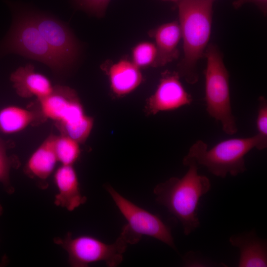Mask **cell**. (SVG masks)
<instances>
[{
    "instance_id": "obj_27",
    "label": "cell",
    "mask_w": 267,
    "mask_h": 267,
    "mask_svg": "<svg viewBox=\"0 0 267 267\" xmlns=\"http://www.w3.org/2000/svg\"></svg>"
},
{
    "instance_id": "obj_7",
    "label": "cell",
    "mask_w": 267,
    "mask_h": 267,
    "mask_svg": "<svg viewBox=\"0 0 267 267\" xmlns=\"http://www.w3.org/2000/svg\"><path fill=\"white\" fill-rule=\"evenodd\" d=\"M10 51L41 61L54 72L60 73L68 66L52 50L34 21L32 14L19 18L7 42Z\"/></svg>"
},
{
    "instance_id": "obj_26",
    "label": "cell",
    "mask_w": 267,
    "mask_h": 267,
    "mask_svg": "<svg viewBox=\"0 0 267 267\" xmlns=\"http://www.w3.org/2000/svg\"><path fill=\"white\" fill-rule=\"evenodd\" d=\"M163 0L171 1L178 2L179 0Z\"/></svg>"
},
{
    "instance_id": "obj_25",
    "label": "cell",
    "mask_w": 267,
    "mask_h": 267,
    "mask_svg": "<svg viewBox=\"0 0 267 267\" xmlns=\"http://www.w3.org/2000/svg\"><path fill=\"white\" fill-rule=\"evenodd\" d=\"M3 212V209L1 205L0 204V216L2 214Z\"/></svg>"
},
{
    "instance_id": "obj_24",
    "label": "cell",
    "mask_w": 267,
    "mask_h": 267,
    "mask_svg": "<svg viewBox=\"0 0 267 267\" xmlns=\"http://www.w3.org/2000/svg\"><path fill=\"white\" fill-rule=\"evenodd\" d=\"M249 2L254 3L265 15L267 14V0H236L233 2V6L235 9H238Z\"/></svg>"
},
{
    "instance_id": "obj_23",
    "label": "cell",
    "mask_w": 267,
    "mask_h": 267,
    "mask_svg": "<svg viewBox=\"0 0 267 267\" xmlns=\"http://www.w3.org/2000/svg\"><path fill=\"white\" fill-rule=\"evenodd\" d=\"M183 261L186 267H201L209 265L200 254L195 252L187 253L183 257Z\"/></svg>"
},
{
    "instance_id": "obj_17",
    "label": "cell",
    "mask_w": 267,
    "mask_h": 267,
    "mask_svg": "<svg viewBox=\"0 0 267 267\" xmlns=\"http://www.w3.org/2000/svg\"><path fill=\"white\" fill-rule=\"evenodd\" d=\"M47 119L40 109L30 110L15 106L0 110V132L11 134L21 131L29 125H37Z\"/></svg>"
},
{
    "instance_id": "obj_13",
    "label": "cell",
    "mask_w": 267,
    "mask_h": 267,
    "mask_svg": "<svg viewBox=\"0 0 267 267\" xmlns=\"http://www.w3.org/2000/svg\"><path fill=\"white\" fill-rule=\"evenodd\" d=\"M10 80L17 94L23 98L35 96L39 99L49 94L53 88L48 79L36 72L31 64L18 68L11 74Z\"/></svg>"
},
{
    "instance_id": "obj_21",
    "label": "cell",
    "mask_w": 267,
    "mask_h": 267,
    "mask_svg": "<svg viewBox=\"0 0 267 267\" xmlns=\"http://www.w3.org/2000/svg\"><path fill=\"white\" fill-rule=\"evenodd\" d=\"M14 165V160L7 155L5 142L0 137V182L8 194L14 191L9 178L10 169Z\"/></svg>"
},
{
    "instance_id": "obj_22",
    "label": "cell",
    "mask_w": 267,
    "mask_h": 267,
    "mask_svg": "<svg viewBox=\"0 0 267 267\" xmlns=\"http://www.w3.org/2000/svg\"><path fill=\"white\" fill-rule=\"evenodd\" d=\"M80 5L87 10L102 15L110 0H77Z\"/></svg>"
},
{
    "instance_id": "obj_20",
    "label": "cell",
    "mask_w": 267,
    "mask_h": 267,
    "mask_svg": "<svg viewBox=\"0 0 267 267\" xmlns=\"http://www.w3.org/2000/svg\"><path fill=\"white\" fill-rule=\"evenodd\" d=\"M256 126L259 141L258 150H262L267 147V100L263 96L258 99Z\"/></svg>"
},
{
    "instance_id": "obj_9",
    "label": "cell",
    "mask_w": 267,
    "mask_h": 267,
    "mask_svg": "<svg viewBox=\"0 0 267 267\" xmlns=\"http://www.w3.org/2000/svg\"><path fill=\"white\" fill-rule=\"evenodd\" d=\"M178 72L166 71L154 93L147 99L145 109L149 115L175 110L188 105L192 97L184 89Z\"/></svg>"
},
{
    "instance_id": "obj_4",
    "label": "cell",
    "mask_w": 267,
    "mask_h": 267,
    "mask_svg": "<svg viewBox=\"0 0 267 267\" xmlns=\"http://www.w3.org/2000/svg\"><path fill=\"white\" fill-rule=\"evenodd\" d=\"M256 134L246 137L221 141L211 148L202 140L195 141L185 156L194 159L213 175L224 178L228 174L236 176L246 170L245 157L253 148L258 149Z\"/></svg>"
},
{
    "instance_id": "obj_19",
    "label": "cell",
    "mask_w": 267,
    "mask_h": 267,
    "mask_svg": "<svg viewBox=\"0 0 267 267\" xmlns=\"http://www.w3.org/2000/svg\"><path fill=\"white\" fill-rule=\"evenodd\" d=\"M156 55L157 49L154 44L149 42H141L132 50V62L139 68L152 66Z\"/></svg>"
},
{
    "instance_id": "obj_1",
    "label": "cell",
    "mask_w": 267,
    "mask_h": 267,
    "mask_svg": "<svg viewBox=\"0 0 267 267\" xmlns=\"http://www.w3.org/2000/svg\"><path fill=\"white\" fill-rule=\"evenodd\" d=\"M183 164L188 169L182 177H173L159 183L153 192L156 202L180 222L184 234L188 235L200 226L198 203L211 185L206 176L198 174V165L194 159L184 157Z\"/></svg>"
},
{
    "instance_id": "obj_6",
    "label": "cell",
    "mask_w": 267,
    "mask_h": 267,
    "mask_svg": "<svg viewBox=\"0 0 267 267\" xmlns=\"http://www.w3.org/2000/svg\"><path fill=\"white\" fill-rule=\"evenodd\" d=\"M38 100L44 115L55 122L61 134L79 131L91 120V117L85 114L75 91L69 87L54 86L49 94Z\"/></svg>"
},
{
    "instance_id": "obj_11",
    "label": "cell",
    "mask_w": 267,
    "mask_h": 267,
    "mask_svg": "<svg viewBox=\"0 0 267 267\" xmlns=\"http://www.w3.org/2000/svg\"><path fill=\"white\" fill-rule=\"evenodd\" d=\"M54 181L58 190L54 198L56 206L72 211L86 202L73 165H61L54 173Z\"/></svg>"
},
{
    "instance_id": "obj_18",
    "label": "cell",
    "mask_w": 267,
    "mask_h": 267,
    "mask_svg": "<svg viewBox=\"0 0 267 267\" xmlns=\"http://www.w3.org/2000/svg\"><path fill=\"white\" fill-rule=\"evenodd\" d=\"M54 148L58 162L63 165H73L81 153L79 143L64 135L56 136Z\"/></svg>"
},
{
    "instance_id": "obj_14",
    "label": "cell",
    "mask_w": 267,
    "mask_h": 267,
    "mask_svg": "<svg viewBox=\"0 0 267 267\" xmlns=\"http://www.w3.org/2000/svg\"><path fill=\"white\" fill-rule=\"evenodd\" d=\"M155 41L157 55L152 65L163 66L177 59L179 55L178 48L181 38V31L177 21L163 24L150 33Z\"/></svg>"
},
{
    "instance_id": "obj_8",
    "label": "cell",
    "mask_w": 267,
    "mask_h": 267,
    "mask_svg": "<svg viewBox=\"0 0 267 267\" xmlns=\"http://www.w3.org/2000/svg\"><path fill=\"white\" fill-rule=\"evenodd\" d=\"M105 188L127 220L125 225L133 234L139 239L142 235L152 237L176 249L171 228L159 217L133 203L111 185L106 184Z\"/></svg>"
},
{
    "instance_id": "obj_5",
    "label": "cell",
    "mask_w": 267,
    "mask_h": 267,
    "mask_svg": "<svg viewBox=\"0 0 267 267\" xmlns=\"http://www.w3.org/2000/svg\"><path fill=\"white\" fill-rule=\"evenodd\" d=\"M53 241L67 252L68 263L73 267H86L97 262H104L109 267H117L123 261L129 244L121 233L112 244L89 235L73 237L71 232L63 238L55 237Z\"/></svg>"
},
{
    "instance_id": "obj_10",
    "label": "cell",
    "mask_w": 267,
    "mask_h": 267,
    "mask_svg": "<svg viewBox=\"0 0 267 267\" xmlns=\"http://www.w3.org/2000/svg\"><path fill=\"white\" fill-rule=\"evenodd\" d=\"M40 33L55 54L69 67L76 60L78 45L73 34L62 23L41 14H32Z\"/></svg>"
},
{
    "instance_id": "obj_15",
    "label": "cell",
    "mask_w": 267,
    "mask_h": 267,
    "mask_svg": "<svg viewBox=\"0 0 267 267\" xmlns=\"http://www.w3.org/2000/svg\"><path fill=\"white\" fill-rule=\"evenodd\" d=\"M56 137L49 135L29 158L25 171L30 177L44 180L53 172L58 162L54 148Z\"/></svg>"
},
{
    "instance_id": "obj_16",
    "label": "cell",
    "mask_w": 267,
    "mask_h": 267,
    "mask_svg": "<svg viewBox=\"0 0 267 267\" xmlns=\"http://www.w3.org/2000/svg\"><path fill=\"white\" fill-rule=\"evenodd\" d=\"M108 76L112 90L120 96L133 91L142 81L139 68L126 59H121L112 65Z\"/></svg>"
},
{
    "instance_id": "obj_2",
    "label": "cell",
    "mask_w": 267,
    "mask_h": 267,
    "mask_svg": "<svg viewBox=\"0 0 267 267\" xmlns=\"http://www.w3.org/2000/svg\"><path fill=\"white\" fill-rule=\"evenodd\" d=\"M213 2L214 0H179L178 2L184 54L178 72L191 85L198 81L197 63L204 56L210 39Z\"/></svg>"
},
{
    "instance_id": "obj_3",
    "label": "cell",
    "mask_w": 267,
    "mask_h": 267,
    "mask_svg": "<svg viewBox=\"0 0 267 267\" xmlns=\"http://www.w3.org/2000/svg\"><path fill=\"white\" fill-rule=\"evenodd\" d=\"M207 59L205 75V99L208 114L220 123L223 132L232 135L237 127L232 113L229 75L223 55L214 44H209L204 53Z\"/></svg>"
},
{
    "instance_id": "obj_12",
    "label": "cell",
    "mask_w": 267,
    "mask_h": 267,
    "mask_svg": "<svg viewBox=\"0 0 267 267\" xmlns=\"http://www.w3.org/2000/svg\"><path fill=\"white\" fill-rule=\"evenodd\" d=\"M229 240L239 249L238 267H267V241L258 237L254 230L233 235Z\"/></svg>"
}]
</instances>
